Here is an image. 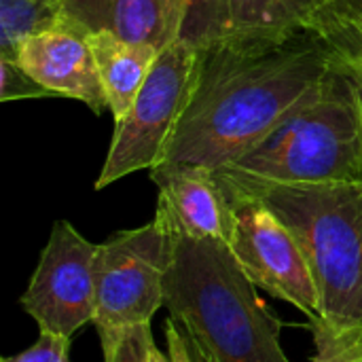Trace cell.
Returning a JSON list of instances; mask_svg holds the SVG:
<instances>
[{
	"label": "cell",
	"instance_id": "cell-1",
	"mask_svg": "<svg viewBox=\"0 0 362 362\" xmlns=\"http://www.w3.org/2000/svg\"><path fill=\"white\" fill-rule=\"evenodd\" d=\"M329 72V49L312 28L282 38L229 36L199 49L195 87L165 161L212 170L231 165Z\"/></svg>",
	"mask_w": 362,
	"mask_h": 362
},
{
	"label": "cell",
	"instance_id": "cell-2",
	"mask_svg": "<svg viewBox=\"0 0 362 362\" xmlns=\"http://www.w3.org/2000/svg\"><path fill=\"white\" fill-rule=\"evenodd\" d=\"M172 235L163 308L214 362H291L282 320L223 240Z\"/></svg>",
	"mask_w": 362,
	"mask_h": 362
},
{
	"label": "cell",
	"instance_id": "cell-3",
	"mask_svg": "<svg viewBox=\"0 0 362 362\" xmlns=\"http://www.w3.org/2000/svg\"><path fill=\"white\" fill-rule=\"evenodd\" d=\"M218 172L291 229L316 284L320 320L362 329V178L284 185Z\"/></svg>",
	"mask_w": 362,
	"mask_h": 362
},
{
	"label": "cell",
	"instance_id": "cell-4",
	"mask_svg": "<svg viewBox=\"0 0 362 362\" xmlns=\"http://www.w3.org/2000/svg\"><path fill=\"white\" fill-rule=\"evenodd\" d=\"M223 172L284 185L361 180L362 102L356 89L331 70L280 125Z\"/></svg>",
	"mask_w": 362,
	"mask_h": 362
},
{
	"label": "cell",
	"instance_id": "cell-5",
	"mask_svg": "<svg viewBox=\"0 0 362 362\" xmlns=\"http://www.w3.org/2000/svg\"><path fill=\"white\" fill-rule=\"evenodd\" d=\"M172 255V235L163 221L110 235L95 255V331L102 352L132 327L153 322L163 308V280Z\"/></svg>",
	"mask_w": 362,
	"mask_h": 362
},
{
	"label": "cell",
	"instance_id": "cell-6",
	"mask_svg": "<svg viewBox=\"0 0 362 362\" xmlns=\"http://www.w3.org/2000/svg\"><path fill=\"white\" fill-rule=\"evenodd\" d=\"M197 59L199 49L182 38L159 53L132 108L115 121L112 142L95 180L98 191L165 161L195 87Z\"/></svg>",
	"mask_w": 362,
	"mask_h": 362
},
{
	"label": "cell",
	"instance_id": "cell-7",
	"mask_svg": "<svg viewBox=\"0 0 362 362\" xmlns=\"http://www.w3.org/2000/svg\"><path fill=\"white\" fill-rule=\"evenodd\" d=\"M223 180L233 206L229 246L248 278L272 297L303 312L310 325L318 322L316 284L305 255L291 229L259 197L235 187L225 176Z\"/></svg>",
	"mask_w": 362,
	"mask_h": 362
},
{
	"label": "cell",
	"instance_id": "cell-8",
	"mask_svg": "<svg viewBox=\"0 0 362 362\" xmlns=\"http://www.w3.org/2000/svg\"><path fill=\"white\" fill-rule=\"evenodd\" d=\"M98 244L83 238L72 223L57 221L19 299L40 333L72 337L95 318Z\"/></svg>",
	"mask_w": 362,
	"mask_h": 362
},
{
	"label": "cell",
	"instance_id": "cell-9",
	"mask_svg": "<svg viewBox=\"0 0 362 362\" xmlns=\"http://www.w3.org/2000/svg\"><path fill=\"white\" fill-rule=\"evenodd\" d=\"M151 180L159 189L155 216L170 233L229 244L233 206L218 170L165 161L151 170Z\"/></svg>",
	"mask_w": 362,
	"mask_h": 362
},
{
	"label": "cell",
	"instance_id": "cell-10",
	"mask_svg": "<svg viewBox=\"0 0 362 362\" xmlns=\"http://www.w3.org/2000/svg\"><path fill=\"white\" fill-rule=\"evenodd\" d=\"M15 62L53 95L83 102L95 115L108 110L91 32L66 15L51 30L28 38Z\"/></svg>",
	"mask_w": 362,
	"mask_h": 362
},
{
	"label": "cell",
	"instance_id": "cell-11",
	"mask_svg": "<svg viewBox=\"0 0 362 362\" xmlns=\"http://www.w3.org/2000/svg\"><path fill=\"white\" fill-rule=\"evenodd\" d=\"M64 15L87 32H110L159 53L182 38L185 0H66Z\"/></svg>",
	"mask_w": 362,
	"mask_h": 362
},
{
	"label": "cell",
	"instance_id": "cell-12",
	"mask_svg": "<svg viewBox=\"0 0 362 362\" xmlns=\"http://www.w3.org/2000/svg\"><path fill=\"white\" fill-rule=\"evenodd\" d=\"M91 47L108 110L112 119L119 121L127 115L146 83L159 51L146 45L121 40L110 32H91Z\"/></svg>",
	"mask_w": 362,
	"mask_h": 362
},
{
	"label": "cell",
	"instance_id": "cell-13",
	"mask_svg": "<svg viewBox=\"0 0 362 362\" xmlns=\"http://www.w3.org/2000/svg\"><path fill=\"white\" fill-rule=\"evenodd\" d=\"M335 0H229L233 38H282L308 30Z\"/></svg>",
	"mask_w": 362,
	"mask_h": 362
},
{
	"label": "cell",
	"instance_id": "cell-14",
	"mask_svg": "<svg viewBox=\"0 0 362 362\" xmlns=\"http://www.w3.org/2000/svg\"><path fill=\"white\" fill-rule=\"evenodd\" d=\"M327 45L331 70L346 76L362 102V23L337 0L318 13L310 25Z\"/></svg>",
	"mask_w": 362,
	"mask_h": 362
},
{
	"label": "cell",
	"instance_id": "cell-15",
	"mask_svg": "<svg viewBox=\"0 0 362 362\" xmlns=\"http://www.w3.org/2000/svg\"><path fill=\"white\" fill-rule=\"evenodd\" d=\"M66 0H0V57L15 59L19 47L57 25Z\"/></svg>",
	"mask_w": 362,
	"mask_h": 362
},
{
	"label": "cell",
	"instance_id": "cell-16",
	"mask_svg": "<svg viewBox=\"0 0 362 362\" xmlns=\"http://www.w3.org/2000/svg\"><path fill=\"white\" fill-rule=\"evenodd\" d=\"M187 19L182 40L197 49L214 45L231 34V4L229 0H185Z\"/></svg>",
	"mask_w": 362,
	"mask_h": 362
},
{
	"label": "cell",
	"instance_id": "cell-17",
	"mask_svg": "<svg viewBox=\"0 0 362 362\" xmlns=\"http://www.w3.org/2000/svg\"><path fill=\"white\" fill-rule=\"evenodd\" d=\"M312 335L316 352L310 362H362V329H335L318 320Z\"/></svg>",
	"mask_w": 362,
	"mask_h": 362
},
{
	"label": "cell",
	"instance_id": "cell-18",
	"mask_svg": "<svg viewBox=\"0 0 362 362\" xmlns=\"http://www.w3.org/2000/svg\"><path fill=\"white\" fill-rule=\"evenodd\" d=\"M51 95L53 93L32 78L15 59L0 57V102H21Z\"/></svg>",
	"mask_w": 362,
	"mask_h": 362
},
{
	"label": "cell",
	"instance_id": "cell-19",
	"mask_svg": "<svg viewBox=\"0 0 362 362\" xmlns=\"http://www.w3.org/2000/svg\"><path fill=\"white\" fill-rule=\"evenodd\" d=\"M153 350H155L153 327L151 322H144L127 329L117 339V344L102 354H104V362H153Z\"/></svg>",
	"mask_w": 362,
	"mask_h": 362
},
{
	"label": "cell",
	"instance_id": "cell-20",
	"mask_svg": "<svg viewBox=\"0 0 362 362\" xmlns=\"http://www.w3.org/2000/svg\"><path fill=\"white\" fill-rule=\"evenodd\" d=\"M2 362H70V339L40 333L28 350L2 358Z\"/></svg>",
	"mask_w": 362,
	"mask_h": 362
},
{
	"label": "cell",
	"instance_id": "cell-21",
	"mask_svg": "<svg viewBox=\"0 0 362 362\" xmlns=\"http://www.w3.org/2000/svg\"><path fill=\"white\" fill-rule=\"evenodd\" d=\"M165 344H168V356L172 362H193L187 350V333L185 329L170 316L165 320Z\"/></svg>",
	"mask_w": 362,
	"mask_h": 362
},
{
	"label": "cell",
	"instance_id": "cell-22",
	"mask_svg": "<svg viewBox=\"0 0 362 362\" xmlns=\"http://www.w3.org/2000/svg\"><path fill=\"white\" fill-rule=\"evenodd\" d=\"M187 333V331H185ZM187 350H189V356H191V361L193 362H214V358L187 333Z\"/></svg>",
	"mask_w": 362,
	"mask_h": 362
},
{
	"label": "cell",
	"instance_id": "cell-23",
	"mask_svg": "<svg viewBox=\"0 0 362 362\" xmlns=\"http://www.w3.org/2000/svg\"><path fill=\"white\" fill-rule=\"evenodd\" d=\"M337 2L362 23V0H337Z\"/></svg>",
	"mask_w": 362,
	"mask_h": 362
},
{
	"label": "cell",
	"instance_id": "cell-24",
	"mask_svg": "<svg viewBox=\"0 0 362 362\" xmlns=\"http://www.w3.org/2000/svg\"><path fill=\"white\" fill-rule=\"evenodd\" d=\"M153 362H172V361H170L168 352H161V350L155 346V350H153Z\"/></svg>",
	"mask_w": 362,
	"mask_h": 362
}]
</instances>
